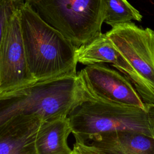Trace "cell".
I'll return each instance as SVG.
<instances>
[{
	"label": "cell",
	"instance_id": "obj_1",
	"mask_svg": "<svg viewBox=\"0 0 154 154\" xmlns=\"http://www.w3.org/2000/svg\"><path fill=\"white\" fill-rule=\"evenodd\" d=\"M27 64L35 81L77 76V49L26 2L20 14Z\"/></svg>",
	"mask_w": 154,
	"mask_h": 154
},
{
	"label": "cell",
	"instance_id": "obj_2",
	"mask_svg": "<svg viewBox=\"0 0 154 154\" xmlns=\"http://www.w3.org/2000/svg\"><path fill=\"white\" fill-rule=\"evenodd\" d=\"M89 97L78 75L37 81L0 96V125L22 115H37L43 121L67 117Z\"/></svg>",
	"mask_w": 154,
	"mask_h": 154
},
{
	"label": "cell",
	"instance_id": "obj_3",
	"mask_svg": "<svg viewBox=\"0 0 154 154\" xmlns=\"http://www.w3.org/2000/svg\"><path fill=\"white\" fill-rule=\"evenodd\" d=\"M76 141L105 132L131 131L154 137V105L145 107L113 104L90 97L69 116Z\"/></svg>",
	"mask_w": 154,
	"mask_h": 154
},
{
	"label": "cell",
	"instance_id": "obj_4",
	"mask_svg": "<svg viewBox=\"0 0 154 154\" xmlns=\"http://www.w3.org/2000/svg\"><path fill=\"white\" fill-rule=\"evenodd\" d=\"M48 24L78 48L101 35L105 0H26Z\"/></svg>",
	"mask_w": 154,
	"mask_h": 154
},
{
	"label": "cell",
	"instance_id": "obj_5",
	"mask_svg": "<svg viewBox=\"0 0 154 154\" xmlns=\"http://www.w3.org/2000/svg\"><path fill=\"white\" fill-rule=\"evenodd\" d=\"M106 34L140 77L144 103L154 105V31L131 22L111 28Z\"/></svg>",
	"mask_w": 154,
	"mask_h": 154
},
{
	"label": "cell",
	"instance_id": "obj_6",
	"mask_svg": "<svg viewBox=\"0 0 154 154\" xmlns=\"http://www.w3.org/2000/svg\"><path fill=\"white\" fill-rule=\"evenodd\" d=\"M77 75L87 93L94 100L113 104L146 106L130 79L104 63L86 66Z\"/></svg>",
	"mask_w": 154,
	"mask_h": 154
},
{
	"label": "cell",
	"instance_id": "obj_7",
	"mask_svg": "<svg viewBox=\"0 0 154 154\" xmlns=\"http://www.w3.org/2000/svg\"><path fill=\"white\" fill-rule=\"evenodd\" d=\"M20 14L13 16L5 35L0 38V96L36 82L27 64Z\"/></svg>",
	"mask_w": 154,
	"mask_h": 154
},
{
	"label": "cell",
	"instance_id": "obj_8",
	"mask_svg": "<svg viewBox=\"0 0 154 154\" xmlns=\"http://www.w3.org/2000/svg\"><path fill=\"white\" fill-rule=\"evenodd\" d=\"M43 122L37 115H22L0 125V154H37L36 140Z\"/></svg>",
	"mask_w": 154,
	"mask_h": 154
},
{
	"label": "cell",
	"instance_id": "obj_9",
	"mask_svg": "<svg viewBox=\"0 0 154 154\" xmlns=\"http://www.w3.org/2000/svg\"><path fill=\"white\" fill-rule=\"evenodd\" d=\"M77 60L86 66L105 63L111 64L130 79L143 100L144 88L140 77L106 33H102L91 42L78 48Z\"/></svg>",
	"mask_w": 154,
	"mask_h": 154
},
{
	"label": "cell",
	"instance_id": "obj_10",
	"mask_svg": "<svg viewBox=\"0 0 154 154\" xmlns=\"http://www.w3.org/2000/svg\"><path fill=\"white\" fill-rule=\"evenodd\" d=\"M84 143L105 154H154V137L131 131L102 133Z\"/></svg>",
	"mask_w": 154,
	"mask_h": 154
},
{
	"label": "cell",
	"instance_id": "obj_11",
	"mask_svg": "<svg viewBox=\"0 0 154 154\" xmlns=\"http://www.w3.org/2000/svg\"><path fill=\"white\" fill-rule=\"evenodd\" d=\"M71 133L68 116L43 121L37 137V154H72L67 143Z\"/></svg>",
	"mask_w": 154,
	"mask_h": 154
},
{
	"label": "cell",
	"instance_id": "obj_12",
	"mask_svg": "<svg viewBox=\"0 0 154 154\" xmlns=\"http://www.w3.org/2000/svg\"><path fill=\"white\" fill-rule=\"evenodd\" d=\"M104 22L112 28L120 24L140 22L143 16L127 0H105Z\"/></svg>",
	"mask_w": 154,
	"mask_h": 154
},
{
	"label": "cell",
	"instance_id": "obj_13",
	"mask_svg": "<svg viewBox=\"0 0 154 154\" xmlns=\"http://www.w3.org/2000/svg\"><path fill=\"white\" fill-rule=\"evenodd\" d=\"M26 0H0V38L5 34L13 16L21 11Z\"/></svg>",
	"mask_w": 154,
	"mask_h": 154
},
{
	"label": "cell",
	"instance_id": "obj_14",
	"mask_svg": "<svg viewBox=\"0 0 154 154\" xmlns=\"http://www.w3.org/2000/svg\"><path fill=\"white\" fill-rule=\"evenodd\" d=\"M72 154H105L102 150L85 143L76 141L73 147Z\"/></svg>",
	"mask_w": 154,
	"mask_h": 154
}]
</instances>
